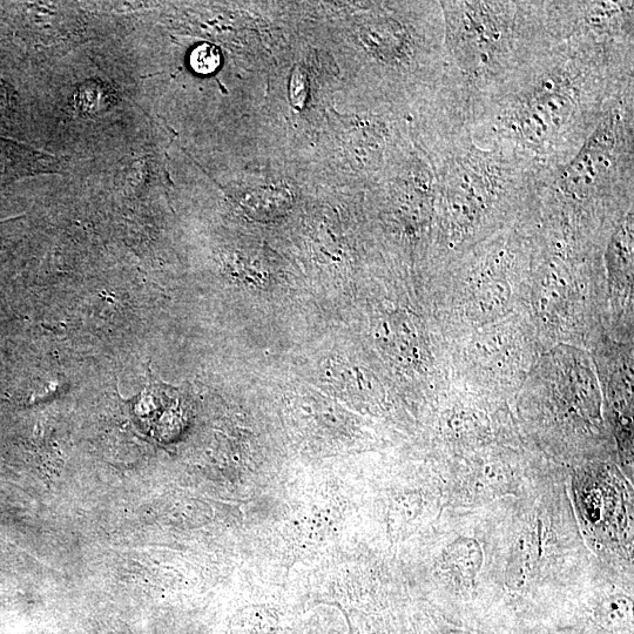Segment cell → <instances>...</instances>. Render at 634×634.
Wrapping results in <instances>:
<instances>
[{"label":"cell","instance_id":"4","mask_svg":"<svg viewBox=\"0 0 634 634\" xmlns=\"http://www.w3.org/2000/svg\"><path fill=\"white\" fill-rule=\"evenodd\" d=\"M438 93L461 114L551 45L570 36L566 2L447 0Z\"/></svg>","mask_w":634,"mask_h":634},{"label":"cell","instance_id":"13","mask_svg":"<svg viewBox=\"0 0 634 634\" xmlns=\"http://www.w3.org/2000/svg\"><path fill=\"white\" fill-rule=\"evenodd\" d=\"M423 498L415 494L402 496L397 499L390 510V529L394 536H402L409 525L413 524L422 514Z\"/></svg>","mask_w":634,"mask_h":634},{"label":"cell","instance_id":"11","mask_svg":"<svg viewBox=\"0 0 634 634\" xmlns=\"http://www.w3.org/2000/svg\"><path fill=\"white\" fill-rule=\"evenodd\" d=\"M326 373L328 383L350 399L370 401L379 396L374 377L356 364L330 363Z\"/></svg>","mask_w":634,"mask_h":634},{"label":"cell","instance_id":"9","mask_svg":"<svg viewBox=\"0 0 634 634\" xmlns=\"http://www.w3.org/2000/svg\"><path fill=\"white\" fill-rule=\"evenodd\" d=\"M484 565V551L477 539L461 536L442 551L441 569L450 582L471 588L477 582Z\"/></svg>","mask_w":634,"mask_h":634},{"label":"cell","instance_id":"10","mask_svg":"<svg viewBox=\"0 0 634 634\" xmlns=\"http://www.w3.org/2000/svg\"><path fill=\"white\" fill-rule=\"evenodd\" d=\"M383 349L402 362H414L421 354V337L413 320L406 315H393L377 329Z\"/></svg>","mask_w":634,"mask_h":634},{"label":"cell","instance_id":"18","mask_svg":"<svg viewBox=\"0 0 634 634\" xmlns=\"http://www.w3.org/2000/svg\"><path fill=\"white\" fill-rule=\"evenodd\" d=\"M350 634H383L373 619L359 615L349 619Z\"/></svg>","mask_w":634,"mask_h":634},{"label":"cell","instance_id":"15","mask_svg":"<svg viewBox=\"0 0 634 634\" xmlns=\"http://www.w3.org/2000/svg\"><path fill=\"white\" fill-rule=\"evenodd\" d=\"M476 487L485 495L509 494L511 476L501 465H487L478 476Z\"/></svg>","mask_w":634,"mask_h":634},{"label":"cell","instance_id":"7","mask_svg":"<svg viewBox=\"0 0 634 634\" xmlns=\"http://www.w3.org/2000/svg\"><path fill=\"white\" fill-rule=\"evenodd\" d=\"M173 401L165 384L152 381L144 393L134 397L132 411L147 433L163 440L168 433H172L171 428H175Z\"/></svg>","mask_w":634,"mask_h":634},{"label":"cell","instance_id":"16","mask_svg":"<svg viewBox=\"0 0 634 634\" xmlns=\"http://www.w3.org/2000/svg\"><path fill=\"white\" fill-rule=\"evenodd\" d=\"M220 64V52L211 44H202L192 52L191 66L195 72L211 74L219 69Z\"/></svg>","mask_w":634,"mask_h":634},{"label":"cell","instance_id":"17","mask_svg":"<svg viewBox=\"0 0 634 634\" xmlns=\"http://www.w3.org/2000/svg\"><path fill=\"white\" fill-rule=\"evenodd\" d=\"M308 77L301 66H296L290 77L289 98L295 109L302 110L307 103Z\"/></svg>","mask_w":634,"mask_h":634},{"label":"cell","instance_id":"12","mask_svg":"<svg viewBox=\"0 0 634 634\" xmlns=\"http://www.w3.org/2000/svg\"><path fill=\"white\" fill-rule=\"evenodd\" d=\"M595 616L604 629L619 631L627 629L633 622V602L630 597L616 593L599 600Z\"/></svg>","mask_w":634,"mask_h":634},{"label":"cell","instance_id":"8","mask_svg":"<svg viewBox=\"0 0 634 634\" xmlns=\"http://www.w3.org/2000/svg\"><path fill=\"white\" fill-rule=\"evenodd\" d=\"M60 161L28 146L0 139V184L58 172Z\"/></svg>","mask_w":634,"mask_h":634},{"label":"cell","instance_id":"3","mask_svg":"<svg viewBox=\"0 0 634 634\" xmlns=\"http://www.w3.org/2000/svg\"><path fill=\"white\" fill-rule=\"evenodd\" d=\"M436 179L438 238L461 256L529 211L542 173L518 154L478 146L464 121L444 110L427 114Z\"/></svg>","mask_w":634,"mask_h":634},{"label":"cell","instance_id":"2","mask_svg":"<svg viewBox=\"0 0 634 634\" xmlns=\"http://www.w3.org/2000/svg\"><path fill=\"white\" fill-rule=\"evenodd\" d=\"M634 83L569 163L538 181L530 212L543 241L576 255L597 248L633 208Z\"/></svg>","mask_w":634,"mask_h":634},{"label":"cell","instance_id":"14","mask_svg":"<svg viewBox=\"0 0 634 634\" xmlns=\"http://www.w3.org/2000/svg\"><path fill=\"white\" fill-rule=\"evenodd\" d=\"M447 429L451 438L461 441H475L483 436L484 431L488 430L481 415L467 410L457 411V413L450 415Z\"/></svg>","mask_w":634,"mask_h":634},{"label":"cell","instance_id":"6","mask_svg":"<svg viewBox=\"0 0 634 634\" xmlns=\"http://www.w3.org/2000/svg\"><path fill=\"white\" fill-rule=\"evenodd\" d=\"M541 532L537 522L525 525L512 543L505 584L512 591H523L536 575L541 558Z\"/></svg>","mask_w":634,"mask_h":634},{"label":"cell","instance_id":"1","mask_svg":"<svg viewBox=\"0 0 634 634\" xmlns=\"http://www.w3.org/2000/svg\"><path fill=\"white\" fill-rule=\"evenodd\" d=\"M632 83L634 42L573 33L472 106L468 130L478 146L514 152L545 177L575 157Z\"/></svg>","mask_w":634,"mask_h":634},{"label":"cell","instance_id":"5","mask_svg":"<svg viewBox=\"0 0 634 634\" xmlns=\"http://www.w3.org/2000/svg\"><path fill=\"white\" fill-rule=\"evenodd\" d=\"M568 13L571 35L583 33L612 42H634V3L629 0L568 2Z\"/></svg>","mask_w":634,"mask_h":634},{"label":"cell","instance_id":"19","mask_svg":"<svg viewBox=\"0 0 634 634\" xmlns=\"http://www.w3.org/2000/svg\"><path fill=\"white\" fill-rule=\"evenodd\" d=\"M448 634H470V633L464 632V631H450Z\"/></svg>","mask_w":634,"mask_h":634}]
</instances>
